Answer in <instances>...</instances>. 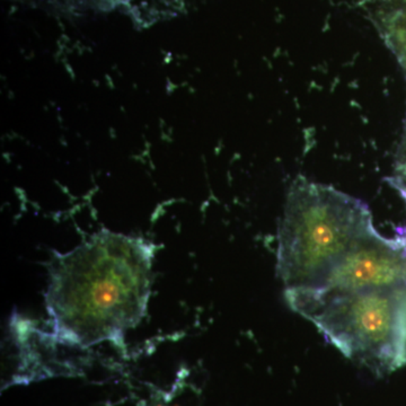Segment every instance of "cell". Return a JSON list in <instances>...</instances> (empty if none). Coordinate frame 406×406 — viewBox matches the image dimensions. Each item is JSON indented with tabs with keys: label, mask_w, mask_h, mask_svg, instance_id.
I'll return each instance as SVG.
<instances>
[{
	"label": "cell",
	"mask_w": 406,
	"mask_h": 406,
	"mask_svg": "<svg viewBox=\"0 0 406 406\" xmlns=\"http://www.w3.org/2000/svg\"><path fill=\"white\" fill-rule=\"evenodd\" d=\"M154 253L142 238L106 230L55 253L45 293L55 340L79 348L121 343L146 315Z\"/></svg>",
	"instance_id": "obj_1"
},
{
	"label": "cell",
	"mask_w": 406,
	"mask_h": 406,
	"mask_svg": "<svg viewBox=\"0 0 406 406\" xmlns=\"http://www.w3.org/2000/svg\"><path fill=\"white\" fill-rule=\"evenodd\" d=\"M373 230L365 202L297 177L288 191L278 230L276 274L286 288L312 285Z\"/></svg>",
	"instance_id": "obj_2"
},
{
	"label": "cell",
	"mask_w": 406,
	"mask_h": 406,
	"mask_svg": "<svg viewBox=\"0 0 406 406\" xmlns=\"http://www.w3.org/2000/svg\"><path fill=\"white\" fill-rule=\"evenodd\" d=\"M295 312L315 324L348 359L376 373L406 362V287L300 297L285 293Z\"/></svg>",
	"instance_id": "obj_3"
},
{
	"label": "cell",
	"mask_w": 406,
	"mask_h": 406,
	"mask_svg": "<svg viewBox=\"0 0 406 406\" xmlns=\"http://www.w3.org/2000/svg\"><path fill=\"white\" fill-rule=\"evenodd\" d=\"M406 287V232L384 237L376 230L360 238L312 285L286 293L324 297L337 293Z\"/></svg>",
	"instance_id": "obj_4"
},
{
	"label": "cell",
	"mask_w": 406,
	"mask_h": 406,
	"mask_svg": "<svg viewBox=\"0 0 406 406\" xmlns=\"http://www.w3.org/2000/svg\"><path fill=\"white\" fill-rule=\"evenodd\" d=\"M360 9L395 57L406 81V0H361Z\"/></svg>",
	"instance_id": "obj_5"
},
{
	"label": "cell",
	"mask_w": 406,
	"mask_h": 406,
	"mask_svg": "<svg viewBox=\"0 0 406 406\" xmlns=\"http://www.w3.org/2000/svg\"><path fill=\"white\" fill-rule=\"evenodd\" d=\"M390 182L406 200V119L401 141L396 150L394 171H393Z\"/></svg>",
	"instance_id": "obj_6"
}]
</instances>
